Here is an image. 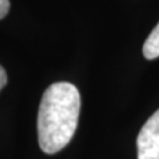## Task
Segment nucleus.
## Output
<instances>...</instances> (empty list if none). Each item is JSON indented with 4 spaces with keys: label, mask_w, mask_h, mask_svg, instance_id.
I'll list each match as a JSON object with an SVG mask.
<instances>
[{
    "label": "nucleus",
    "mask_w": 159,
    "mask_h": 159,
    "mask_svg": "<svg viewBox=\"0 0 159 159\" xmlns=\"http://www.w3.org/2000/svg\"><path fill=\"white\" fill-rule=\"evenodd\" d=\"M7 81H8L7 73H6V70H4V68L0 65V90L7 85Z\"/></svg>",
    "instance_id": "5"
},
{
    "label": "nucleus",
    "mask_w": 159,
    "mask_h": 159,
    "mask_svg": "<svg viewBox=\"0 0 159 159\" xmlns=\"http://www.w3.org/2000/svg\"><path fill=\"white\" fill-rule=\"evenodd\" d=\"M138 159H159V109L142 126L137 138Z\"/></svg>",
    "instance_id": "2"
},
{
    "label": "nucleus",
    "mask_w": 159,
    "mask_h": 159,
    "mask_svg": "<svg viewBox=\"0 0 159 159\" xmlns=\"http://www.w3.org/2000/svg\"><path fill=\"white\" fill-rule=\"evenodd\" d=\"M9 12V0H0V20Z\"/></svg>",
    "instance_id": "4"
},
{
    "label": "nucleus",
    "mask_w": 159,
    "mask_h": 159,
    "mask_svg": "<svg viewBox=\"0 0 159 159\" xmlns=\"http://www.w3.org/2000/svg\"><path fill=\"white\" fill-rule=\"evenodd\" d=\"M80 109V92L70 82H54L44 92L37 114V138L45 154H56L72 141Z\"/></svg>",
    "instance_id": "1"
},
{
    "label": "nucleus",
    "mask_w": 159,
    "mask_h": 159,
    "mask_svg": "<svg viewBox=\"0 0 159 159\" xmlns=\"http://www.w3.org/2000/svg\"><path fill=\"white\" fill-rule=\"evenodd\" d=\"M143 56L147 60H154L159 57V23L148 34L143 44Z\"/></svg>",
    "instance_id": "3"
}]
</instances>
